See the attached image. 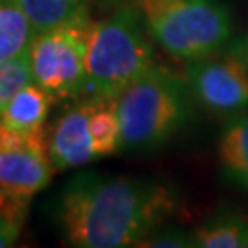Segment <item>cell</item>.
Segmentation results:
<instances>
[{
  "label": "cell",
  "instance_id": "1",
  "mask_svg": "<svg viewBox=\"0 0 248 248\" xmlns=\"http://www.w3.org/2000/svg\"><path fill=\"white\" fill-rule=\"evenodd\" d=\"M177 208L175 193L160 182L81 173L59 193L55 221L70 247H140Z\"/></svg>",
  "mask_w": 248,
  "mask_h": 248
},
{
  "label": "cell",
  "instance_id": "2",
  "mask_svg": "<svg viewBox=\"0 0 248 248\" xmlns=\"http://www.w3.org/2000/svg\"><path fill=\"white\" fill-rule=\"evenodd\" d=\"M155 66V48L140 8L124 6L92 22L87 50V78L81 98L118 99Z\"/></svg>",
  "mask_w": 248,
  "mask_h": 248
},
{
  "label": "cell",
  "instance_id": "3",
  "mask_svg": "<svg viewBox=\"0 0 248 248\" xmlns=\"http://www.w3.org/2000/svg\"><path fill=\"white\" fill-rule=\"evenodd\" d=\"M186 78L153 66L134 81L118 101L122 129L120 151H149L173 138L191 116Z\"/></svg>",
  "mask_w": 248,
  "mask_h": 248
},
{
  "label": "cell",
  "instance_id": "4",
  "mask_svg": "<svg viewBox=\"0 0 248 248\" xmlns=\"http://www.w3.org/2000/svg\"><path fill=\"white\" fill-rule=\"evenodd\" d=\"M138 8L153 41L180 61L222 52L233 37L232 13L221 0H138Z\"/></svg>",
  "mask_w": 248,
  "mask_h": 248
},
{
  "label": "cell",
  "instance_id": "5",
  "mask_svg": "<svg viewBox=\"0 0 248 248\" xmlns=\"http://www.w3.org/2000/svg\"><path fill=\"white\" fill-rule=\"evenodd\" d=\"M90 18H81L41 31L30 46L33 83L53 99L81 98L87 78Z\"/></svg>",
  "mask_w": 248,
  "mask_h": 248
},
{
  "label": "cell",
  "instance_id": "6",
  "mask_svg": "<svg viewBox=\"0 0 248 248\" xmlns=\"http://www.w3.org/2000/svg\"><path fill=\"white\" fill-rule=\"evenodd\" d=\"M189 92L213 114H237L248 108V53L219 52L189 62Z\"/></svg>",
  "mask_w": 248,
  "mask_h": 248
},
{
  "label": "cell",
  "instance_id": "7",
  "mask_svg": "<svg viewBox=\"0 0 248 248\" xmlns=\"http://www.w3.org/2000/svg\"><path fill=\"white\" fill-rule=\"evenodd\" d=\"M92 99L81 98L78 103L62 110L55 120L53 129L48 136V156L53 169L83 168L96 160L89 129V114Z\"/></svg>",
  "mask_w": 248,
  "mask_h": 248
},
{
  "label": "cell",
  "instance_id": "8",
  "mask_svg": "<svg viewBox=\"0 0 248 248\" xmlns=\"http://www.w3.org/2000/svg\"><path fill=\"white\" fill-rule=\"evenodd\" d=\"M52 162L45 153L0 151V187L18 197L43 191L52 180Z\"/></svg>",
  "mask_w": 248,
  "mask_h": 248
},
{
  "label": "cell",
  "instance_id": "9",
  "mask_svg": "<svg viewBox=\"0 0 248 248\" xmlns=\"http://www.w3.org/2000/svg\"><path fill=\"white\" fill-rule=\"evenodd\" d=\"M217 156L222 175L248 193V114L232 120L224 127Z\"/></svg>",
  "mask_w": 248,
  "mask_h": 248
},
{
  "label": "cell",
  "instance_id": "10",
  "mask_svg": "<svg viewBox=\"0 0 248 248\" xmlns=\"http://www.w3.org/2000/svg\"><path fill=\"white\" fill-rule=\"evenodd\" d=\"M53 101L55 99L48 90L31 81L9 99V103L0 112V122L15 129H39L45 125Z\"/></svg>",
  "mask_w": 248,
  "mask_h": 248
},
{
  "label": "cell",
  "instance_id": "11",
  "mask_svg": "<svg viewBox=\"0 0 248 248\" xmlns=\"http://www.w3.org/2000/svg\"><path fill=\"white\" fill-rule=\"evenodd\" d=\"M195 247L248 248V217L239 212H221L193 232Z\"/></svg>",
  "mask_w": 248,
  "mask_h": 248
},
{
  "label": "cell",
  "instance_id": "12",
  "mask_svg": "<svg viewBox=\"0 0 248 248\" xmlns=\"http://www.w3.org/2000/svg\"><path fill=\"white\" fill-rule=\"evenodd\" d=\"M35 35L17 0H0V62L26 53Z\"/></svg>",
  "mask_w": 248,
  "mask_h": 248
},
{
  "label": "cell",
  "instance_id": "13",
  "mask_svg": "<svg viewBox=\"0 0 248 248\" xmlns=\"http://www.w3.org/2000/svg\"><path fill=\"white\" fill-rule=\"evenodd\" d=\"M24 9L35 33L89 18L92 0H17Z\"/></svg>",
  "mask_w": 248,
  "mask_h": 248
},
{
  "label": "cell",
  "instance_id": "14",
  "mask_svg": "<svg viewBox=\"0 0 248 248\" xmlns=\"http://www.w3.org/2000/svg\"><path fill=\"white\" fill-rule=\"evenodd\" d=\"M90 99H92V107L89 114V129L96 158L110 156L116 151H120V142H122L118 101L96 98Z\"/></svg>",
  "mask_w": 248,
  "mask_h": 248
},
{
  "label": "cell",
  "instance_id": "15",
  "mask_svg": "<svg viewBox=\"0 0 248 248\" xmlns=\"http://www.w3.org/2000/svg\"><path fill=\"white\" fill-rule=\"evenodd\" d=\"M31 81L33 78L30 64V50L15 59L0 62V112L9 103V99Z\"/></svg>",
  "mask_w": 248,
  "mask_h": 248
},
{
  "label": "cell",
  "instance_id": "16",
  "mask_svg": "<svg viewBox=\"0 0 248 248\" xmlns=\"http://www.w3.org/2000/svg\"><path fill=\"white\" fill-rule=\"evenodd\" d=\"M28 197L13 195L0 204V248L13 247L24 226L28 212Z\"/></svg>",
  "mask_w": 248,
  "mask_h": 248
},
{
  "label": "cell",
  "instance_id": "17",
  "mask_svg": "<svg viewBox=\"0 0 248 248\" xmlns=\"http://www.w3.org/2000/svg\"><path fill=\"white\" fill-rule=\"evenodd\" d=\"M0 151H35L48 155V138L43 127L15 129L0 122Z\"/></svg>",
  "mask_w": 248,
  "mask_h": 248
},
{
  "label": "cell",
  "instance_id": "18",
  "mask_svg": "<svg viewBox=\"0 0 248 248\" xmlns=\"http://www.w3.org/2000/svg\"><path fill=\"white\" fill-rule=\"evenodd\" d=\"M140 247H153V248H184V247H195L193 241V233L180 230V228H173V226H166L162 224L160 228L151 233L149 237L140 243Z\"/></svg>",
  "mask_w": 248,
  "mask_h": 248
},
{
  "label": "cell",
  "instance_id": "19",
  "mask_svg": "<svg viewBox=\"0 0 248 248\" xmlns=\"http://www.w3.org/2000/svg\"><path fill=\"white\" fill-rule=\"evenodd\" d=\"M9 197H13V193H9V191H6V189H2V187H0V204L6 202Z\"/></svg>",
  "mask_w": 248,
  "mask_h": 248
},
{
  "label": "cell",
  "instance_id": "20",
  "mask_svg": "<svg viewBox=\"0 0 248 248\" xmlns=\"http://www.w3.org/2000/svg\"><path fill=\"white\" fill-rule=\"evenodd\" d=\"M245 50H247V53H248V41H247V48H245Z\"/></svg>",
  "mask_w": 248,
  "mask_h": 248
},
{
  "label": "cell",
  "instance_id": "21",
  "mask_svg": "<svg viewBox=\"0 0 248 248\" xmlns=\"http://www.w3.org/2000/svg\"><path fill=\"white\" fill-rule=\"evenodd\" d=\"M136 2H138V0H136Z\"/></svg>",
  "mask_w": 248,
  "mask_h": 248
}]
</instances>
